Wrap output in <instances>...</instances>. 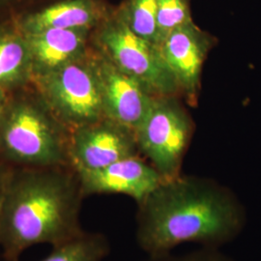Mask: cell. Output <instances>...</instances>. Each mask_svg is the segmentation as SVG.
<instances>
[{
	"label": "cell",
	"mask_w": 261,
	"mask_h": 261,
	"mask_svg": "<svg viewBox=\"0 0 261 261\" xmlns=\"http://www.w3.org/2000/svg\"><path fill=\"white\" fill-rule=\"evenodd\" d=\"M137 205V242L150 258L169 254L184 243L219 249L246 224L239 199L208 178L181 174L164 180Z\"/></svg>",
	"instance_id": "obj_1"
},
{
	"label": "cell",
	"mask_w": 261,
	"mask_h": 261,
	"mask_svg": "<svg viewBox=\"0 0 261 261\" xmlns=\"http://www.w3.org/2000/svg\"><path fill=\"white\" fill-rule=\"evenodd\" d=\"M84 199L71 167L13 168L0 216L3 258L19 261L35 245L56 247L83 235Z\"/></svg>",
	"instance_id": "obj_2"
},
{
	"label": "cell",
	"mask_w": 261,
	"mask_h": 261,
	"mask_svg": "<svg viewBox=\"0 0 261 261\" xmlns=\"http://www.w3.org/2000/svg\"><path fill=\"white\" fill-rule=\"evenodd\" d=\"M70 135L31 84L11 92L0 113V162L14 168L71 167Z\"/></svg>",
	"instance_id": "obj_3"
},
{
	"label": "cell",
	"mask_w": 261,
	"mask_h": 261,
	"mask_svg": "<svg viewBox=\"0 0 261 261\" xmlns=\"http://www.w3.org/2000/svg\"><path fill=\"white\" fill-rule=\"evenodd\" d=\"M91 46L156 97L179 96L177 83L157 44L134 33L115 13L91 34Z\"/></svg>",
	"instance_id": "obj_4"
},
{
	"label": "cell",
	"mask_w": 261,
	"mask_h": 261,
	"mask_svg": "<svg viewBox=\"0 0 261 261\" xmlns=\"http://www.w3.org/2000/svg\"><path fill=\"white\" fill-rule=\"evenodd\" d=\"M32 84L58 120L70 130L106 117L91 47L83 58L34 77Z\"/></svg>",
	"instance_id": "obj_5"
},
{
	"label": "cell",
	"mask_w": 261,
	"mask_h": 261,
	"mask_svg": "<svg viewBox=\"0 0 261 261\" xmlns=\"http://www.w3.org/2000/svg\"><path fill=\"white\" fill-rule=\"evenodd\" d=\"M193 130L194 124L178 96H158L134 132L140 154L164 180H170L181 175Z\"/></svg>",
	"instance_id": "obj_6"
},
{
	"label": "cell",
	"mask_w": 261,
	"mask_h": 261,
	"mask_svg": "<svg viewBox=\"0 0 261 261\" xmlns=\"http://www.w3.org/2000/svg\"><path fill=\"white\" fill-rule=\"evenodd\" d=\"M136 155L140 152L135 132L110 118L71 130L69 157L75 172L101 169Z\"/></svg>",
	"instance_id": "obj_7"
},
{
	"label": "cell",
	"mask_w": 261,
	"mask_h": 261,
	"mask_svg": "<svg viewBox=\"0 0 261 261\" xmlns=\"http://www.w3.org/2000/svg\"><path fill=\"white\" fill-rule=\"evenodd\" d=\"M214 44V38L198 28L194 20L174 29L159 44L180 93L193 106L200 90L203 64Z\"/></svg>",
	"instance_id": "obj_8"
},
{
	"label": "cell",
	"mask_w": 261,
	"mask_h": 261,
	"mask_svg": "<svg viewBox=\"0 0 261 261\" xmlns=\"http://www.w3.org/2000/svg\"><path fill=\"white\" fill-rule=\"evenodd\" d=\"M91 55L99 79L105 116L135 130L156 96L122 72L92 46Z\"/></svg>",
	"instance_id": "obj_9"
},
{
	"label": "cell",
	"mask_w": 261,
	"mask_h": 261,
	"mask_svg": "<svg viewBox=\"0 0 261 261\" xmlns=\"http://www.w3.org/2000/svg\"><path fill=\"white\" fill-rule=\"evenodd\" d=\"M76 173L84 198L94 195H124L137 204L164 181L157 169L140 155L122 159L101 169Z\"/></svg>",
	"instance_id": "obj_10"
},
{
	"label": "cell",
	"mask_w": 261,
	"mask_h": 261,
	"mask_svg": "<svg viewBox=\"0 0 261 261\" xmlns=\"http://www.w3.org/2000/svg\"><path fill=\"white\" fill-rule=\"evenodd\" d=\"M114 7L107 0H57L17 20L24 33L46 29L94 31L108 19Z\"/></svg>",
	"instance_id": "obj_11"
},
{
	"label": "cell",
	"mask_w": 261,
	"mask_h": 261,
	"mask_svg": "<svg viewBox=\"0 0 261 261\" xmlns=\"http://www.w3.org/2000/svg\"><path fill=\"white\" fill-rule=\"evenodd\" d=\"M93 31L83 29H46L25 33L31 54L33 79L79 60L91 47Z\"/></svg>",
	"instance_id": "obj_12"
},
{
	"label": "cell",
	"mask_w": 261,
	"mask_h": 261,
	"mask_svg": "<svg viewBox=\"0 0 261 261\" xmlns=\"http://www.w3.org/2000/svg\"><path fill=\"white\" fill-rule=\"evenodd\" d=\"M33 82V68L27 34L17 20L0 24V87L14 92Z\"/></svg>",
	"instance_id": "obj_13"
},
{
	"label": "cell",
	"mask_w": 261,
	"mask_h": 261,
	"mask_svg": "<svg viewBox=\"0 0 261 261\" xmlns=\"http://www.w3.org/2000/svg\"><path fill=\"white\" fill-rule=\"evenodd\" d=\"M110 253V243L101 233L84 232L80 237L54 247L40 261H103Z\"/></svg>",
	"instance_id": "obj_14"
},
{
	"label": "cell",
	"mask_w": 261,
	"mask_h": 261,
	"mask_svg": "<svg viewBox=\"0 0 261 261\" xmlns=\"http://www.w3.org/2000/svg\"><path fill=\"white\" fill-rule=\"evenodd\" d=\"M115 13L138 36L158 45L157 0H125Z\"/></svg>",
	"instance_id": "obj_15"
},
{
	"label": "cell",
	"mask_w": 261,
	"mask_h": 261,
	"mask_svg": "<svg viewBox=\"0 0 261 261\" xmlns=\"http://www.w3.org/2000/svg\"><path fill=\"white\" fill-rule=\"evenodd\" d=\"M191 21L188 0H157L158 45L171 31Z\"/></svg>",
	"instance_id": "obj_16"
},
{
	"label": "cell",
	"mask_w": 261,
	"mask_h": 261,
	"mask_svg": "<svg viewBox=\"0 0 261 261\" xmlns=\"http://www.w3.org/2000/svg\"><path fill=\"white\" fill-rule=\"evenodd\" d=\"M57 0H0V24L15 21Z\"/></svg>",
	"instance_id": "obj_17"
},
{
	"label": "cell",
	"mask_w": 261,
	"mask_h": 261,
	"mask_svg": "<svg viewBox=\"0 0 261 261\" xmlns=\"http://www.w3.org/2000/svg\"><path fill=\"white\" fill-rule=\"evenodd\" d=\"M150 261H233L230 257L225 255L216 248H206L196 250L195 252H188L182 255H172L171 253L156 257L150 258Z\"/></svg>",
	"instance_id": "obj_18"
},
{
	"label": "cell",
	"mask_w": 261,
	"mask_h": 261,
	"mask_svg": "<svg viewBox=\"0 0 261 261\" xmlns=\"http://www.w3.org/2000/svg\"><path fill=\"white\" fill-rule=\"evenodd\" d=\"M13 168L14 167H11L3 162H0V216L2 212Z\"/></svg>",
	"instance_id": "obj_19"
},
{
	"label": "cell",
	"mask_w": 261,
	"mask_h": 261,
	"mask_svg": "<svg viewBox=\"0 0 261 261\" xmlns=\"http://www.w3.org/2000/svg\"><path fill=\"white\" fill-rule=\"evenodd\" d=\"M9 92H7L6 90H4L3 88L0 87V113L3 111L5 105L8 101V98H9Z\"/></svg>",
	"instance_id": "obj_20"
}]
</instances>
